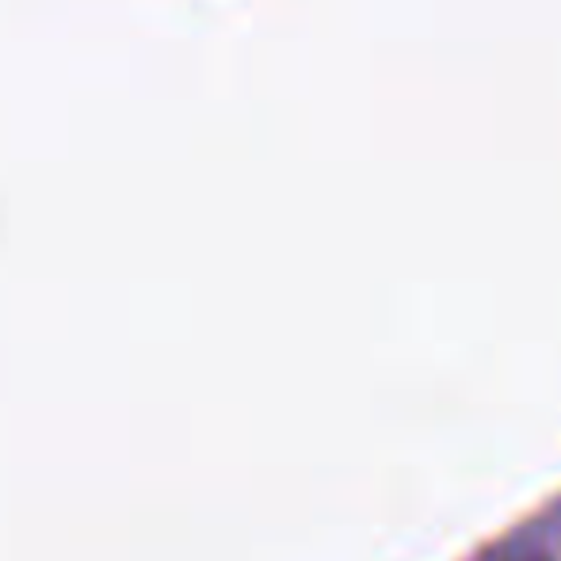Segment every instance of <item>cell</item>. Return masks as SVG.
Here are the masks:
<instances>
[{"instance_id": "6da1fadb", "label": "cell", "mask_w": 561, "mask_h": 561, "mask_svg": "<svg viewBox=\"0 0 561 561\" xmlns=\"http://www.w3.org/2000/svg\"><path fill=\"white\" fill-rule=\"evenodd\" d=\"M527 561H539V558H527Z\"/></svg>"}]
</instances>
